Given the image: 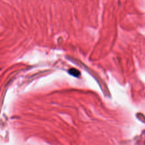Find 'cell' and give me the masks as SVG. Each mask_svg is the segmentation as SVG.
<instances>
[{
    "label": "cell",
    "instance_id": "6da1fadb",
    "mask_svg": "<svg viewBox=\"0 0 145 145\" xmlns=\"http://www.w3.org/2000/svg\"><path fill=\"white\" fill-rule=\"evenodd\" d=\"M69 73L71 75L75 77H79L81 75V72L78 69H76L75 68H72L69 70Z\"/></svg>",
    "mask_w": 145,
    "mask_h": 145
}]
</instances>
